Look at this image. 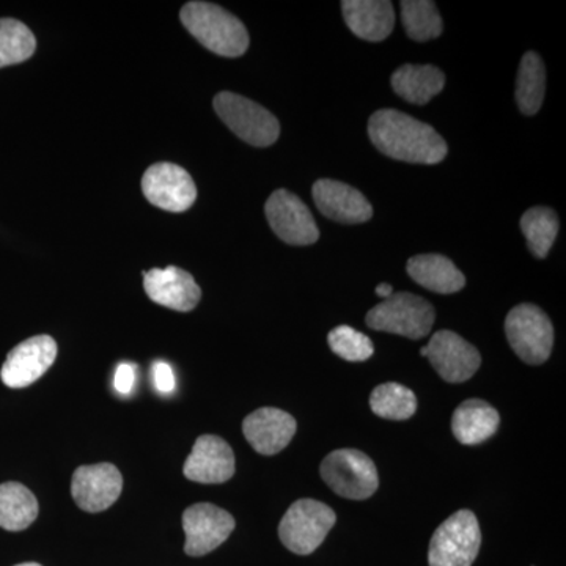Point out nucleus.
I'll list each match as a JSON object with an SVG mask.
<instances>
[{"instance_id":"f257e3e1","label":"nucleus","mask_w":566,"mask_h":566,"mask_svg":"<svg viewBox=\"0 0 566 566\" xmlns=\"http://www.w3.org/2000/svg\"><path fill=\"white\" fill-rule=\"evenodd\" d=\"M368 136L382 155L397 161L431 166L444 161L449 153L434 128L400 111L375 112L368 122Z\"/></svg>"},{"instance_id":"f03ea898","label":"nucleus","mask_w":566,"mask_h":566,"mask_svg":"<svg viewBox=\"0 0 566 566\" xmlns=\"http://www.w3.org/2000/svg\"><path fill=\"white\" fill-rule=\"evenodd\" d=\"M180 18L189 33L214 54L241 57L249 50V33L243 22L216 3H186Z\"/></svg>"},{"instance_id":"7ed1b4c3","label":"nucleus","mask_w":566,"mask_h":566,"mask_svg":"<svg viewBox=\"0 0 566 566\" xmlns=\"http://www.w3.org/2000/svg\"><path fill=\"white\" fill-rule=\"evenodd\" d=\"M434 318L433 305L427 300L412 293H397L375 305L365 323L374 331L419 340L431 333Z\"/></svg>"},{"instance_id":"20e7f679","label":"nucleus","mask_w":566,"mask_h":566,"mask_svg":"<svg viewBox=\"0 0 566 566\" xmlns=\"http://www.w3.org/2000/svg\"><path fill=\"white\" fill-rule=\"evenodd\" d=\"M335 521L337 516L331 506L314 499H301L282 517L279 536L286 549L308 556L322 546Z\"/></svg>"},{"instance_id":"39448f33","label":"nucleus","mask_w":566,"mask_h":566,"mask_svg":"<svg viewBox=\"0 0 566 566\" xmlns=\"http://www.w3.org/2000/svg\"><path fill=\"white\" fill-rule=\"evenodd\" d=\"M482 546V532L474 513L460 510L446 520L431 538L430 566H472Z\"/></svg>"},{"instance_id":"423d86ee","label":"nucleus","mask_w":566,"mask_h":566,"mask_svg":"<svg viewBox=\"0 0 566 566\" xmlns=\"http://www.w3.org/2000/svg\"><path fill=\"white\" fill-rule=\"evenodd\" d=\"M319 474L335 494L352 501L371 497L379 486L374 461L359 450L340 449L329 453L324 458Z\"/></svg>"},{"instance_id":"0eeeda50","label":"nucleus","mask_w":566,"mask_h":566,"mask_svg":"<svg viewBox=\"0 0 566 566\" xmlns=\"http://www.w3.org/2000/svg\"><path fill=\"white\" fill-rule=\"evenodd\" d=\"M212 104L221 120L253 147H270L279 139L281 125L277 118L260 104L232 92L219 93Z\"/></svg>"},{"instance_id":"6e6552de","label":"nucleus","mask_w":566,"mask_h":566,"mask_svg":"<svg viewBox=\"0 0 566 566\" xmlns=\"http://www.w3.org/2000/svg\"><path fill=\"white\" fill-rule=\"evenodd\" d=\"M506 340L521 360L539 365L549 359L554 327L542 308L534 304L516 305L505 319Z\"/></svg>"},{"instance_id":"1a4fd4ad","label":"nucleus","mask_w":566,"mask_h":566,"mask_svg":"<svg viewBox=\"0 0 566 566\" xmlns=\"http://www.w3.org/2000/svg\"><path fill=\"white\" fill-rule=\"evenodd\" d=\"M234 520L226 510L212 504H196L182 513L185 553L202 557L218 549L234 531Z\"/></svg>"},{"instance_id":"9d476101","label":"nucleus","mask_w":566,"mask_h":566,"mask_svg":"<svg viewBox=\"0 0 566 566\" xmlns=\"http://www.w3.org/2000/svg\"><path fill=\"white\" fill-rule=\"evenodd\" d=\"M264 211L271 229L286 244L311 245L318 241L319 230L314 216L293 192L279 189L271 193Z\"/></svg>"},{"instance_id":"9b49d317","label":"nucleus","mask_w":566,"mask_h":566,"mask_svg":"<svg viewBox=\"0 0 566 566\" xmlns=\"http://www.w3.org/2000/svg\"><path fill=\"white\" fill-rule=\"evenodd\" d=\"M142 191L148 202L170 212L189 210L197 199L196 182L191 175L170 163L151 166L142 178Z\"/></svg>"},{"instance_id":"f8f14e48","label":"nucleus","mask_w":566,"mask_h":566,"mask_svg":"<svg viewBox=\"0 0 566 566\" xmlns=\"http://www.w3.org/2000/svg\"><path fill=\"white\" fill-rule=\"evenodd\" d=\"M57 357V344L50 335H35L14 346L0 370L3 385L22 389L39 381Z\"/></svg>"},{"instance_id":"ddd939ff","label":"nucleus","mask_w":566,"mask_h":566,"mask_svg":"<svg viewBox=\"0 0 566 566\" xmlns=\"http://www.w3.org/2000/svg\"><path fill=\"white\" fill-rule=\"evenodd\" d=\"M427 359L450 385L471 379L482 364V356L474 345L452 331H439L427 345Z\"/></svg>"},{"instance_id":"4468645a","label":"nucleus","mask_w":566,"mask_h":566,"mask_svg":"<svg viewBox=\"0 0 566 566\" xmlns=\"http://www.w3.org/2000/svg\"><path fill=\"white\" fill-rule=\"evenodd\" d=\"M123 476L114 464L81 465L74 471L71 494L80 509L99 513L120 497Z\"/></svg>"},{"instance_id":"2eb2a0df","label":"nucleus","mask_w":566,"mask_h":566,"mask_svg":"<svg viewBox=\"0 0 566 566\" xmlns=\"http://www.w3.org/2000/svg\"><path fill=\"white\" fill-rule=\"evenodd\" d=\"M185 476L203 485L229 482L234 474L232 447L219 436L203 434L197 439L191 455L186 458Z\"/></svg>"},{"instance_id":"dca6fc26","label":"nucleus","mask_w":566,"mask_h":566,"mask_svg":"<svg viewBox=\"0 0 566 566\" xmlns=\"http://www.w3.org/2000/svg\"><path fill=\"white\" fill-rule=\"evenodd\" d=\"M144 286L153 303L177 312L193 311L202 297L192 275L177 266L148 271L144 275Z\"/></svg>"},{"instance_id":"f3484780","label":"nucleus","mask_w":566,"mask_h":566,"mask_svg":"<svg viewBox=\"0 0 566 566\" xmlns=\"http://www.w3.org/2000/svg\"><path fill=\"white\" fill-rule=\"evenodd\" d=\"M316 208L331 221L340 223H364L374 216V207L346 182L335 180H318L312 188Z\"/></svg>"},{"instance_id":"a211bd4d","label":"nucleus","mask_w":566,"mask_h":566,"mask_svg":"<svg viewBox=\"0 0 566 566\" xmlns=\"http://www.w3.org/2000/svg\"><path fill=\"white\" fill-rule=\"evenodd\" d=\"M297 423L293 416L277 408H262L245 417L243 433L249 444L262 455H275L292 442Z\"/></svg>"},{"instance_id":"6ab92c4d","label":"nucleus","mask_w":566,"mask_h":566,"mask_svg":"<svg viewBox=\"0 0 566 566\" xmlns=\"http://www.w3.org/2000/svg\"><path fill=\"white\" fill-rule=\"evenodd\" d=\"M342 10L349 31L359 39L382 41L394 31V7L387 0H345Z\"/></svg>"},{"instance_id":"aec40b11","label":"nucleus","mask_w":566,"mask_h":566,"mask_svg":"<svg viewBox=\"0 0 566 566\" xmlns=\"http://www.w3.org/2000/svg\"><path fill=\"white\" fill-rule=\"evenodd\" d=\"M408 274L423 289L438 294H453L464 289L465 277L452 260L439 253H423L409 259Z\"/></svg>"},{"instance_id":"412c9836","label":"nucleus","mask_w":566,"mask_h":566,"mask_svg":"<svg viewBox=\"0 0 566 566\" xmlns=\"http://www.w3.org/2000/svg\"><path fill=\"white\" fill-rule=\"evenodd\" d=\"M501 416L493 406L483 400L464 401L452 417V431L463 446H479L497 431Z\"/></svg>"},{"instance_id":"4be33fe9","label":"nucleus","mask_w":566,"mask_h":566,"mask_svg":"<svg viewBox=\"0 0 566 566\" xmlns=\"http://www.w3.org/2000/svg\"><path fill=\"white\" fill-rule=\"evenodd\" d=\"M392 88L405 102L423 106L446 85V76L433 65H403L392 74Z\"/></svg>"},{"instance_id":"5701e85b","label":"nucleus","mask_w":566,"mask_h":566,"mask_svg":"<svg viewBox=\"0 0 566 566\" xmlns=\"http://www.w3.org/2000/svg\"><path fill=\"white\" fill-rule=\"evenodd\" d=\"M39 501L28 486L9 482L0 485V527L21 532L39 516Z\"/></svg>"},{"instance_id":"b1692460","label":"nucleus","mask_w":566,"mask_h":566,"mask_svg":"<svg viewBox=\"0 0 566 566\" xmlns=\"http://www.w3.org/2000/svg\"><path fill=\"white\" fill-rule=\"evenodd\" d=\"M546 91L545 63L536 52H527L521 61L516 80V102L524 115H535Z\"/></svg>"},{"instance_id":"393cba45","label":"nucleus","mask_w":566,"mask_h":566,"mask_svg":"<svg viewBox=\"0 0 566 566\" xmlns=\"http://www.w3.org/2000/svg\"><path fill=\"white\" fill-rule=\"evenodd\" d=\"M521 230L536 259H546L558 233L556 211L546 207L531 208L521 218Z\"/></svg>"},{"instance_id":"a878e982","label":"nucleus","mask_w":566,"mask_h":566,"mask_svg":"<svg viewBox=\"0 0 566 566\" xmlns=\"http://www.w3.org/2000/svg\"><path fill=\"white\" fill-rule=\"evenodd\" d=\"M401 21L409 39L430 41L442 33V18L430 0H403L401 2Z\"/></svg>"},{"instance_id":"bb28decb","label":"nucleus","mask_w":566,"mask_h":566,"mask_svg":"<svg viewBox=\"0 0 566 566\" xmlns=\"http://www.w3.org/2000/svg\"><path fill=\"white\" fill-rule=\"evenodd\" d=\"M370 408L382 419L408 420L416 415L417 398L408 387L397 382H386L371 392Z\"/></svg>"},{"instance_id":"cd10ccee","label":"nucleus","mask_w":566,"mask_h":566,"mask_svg":"<svg viewBox=\"0 0 566 566\" xmlns=\"http://www.w3.org/2000/svg\"><path fill=\"white\" fill-rule=\"evenodd\" d=\"M36 50V40L21 21L0 20V69L29 61Z\"/></svg>"},{"instance_id":"c85d7f7f","label":"nucleus","mask_w":566,"mask_h":566,"mask_svg":"<svg viewBox=\"0 0 566 566\" xmlns=\"http://www.w3.org/2000/svg\"><path fill=\"white\" fill-rule=\"evenodd\" d=\"M331 349L348 363H364L375 353L374 342L352 326H337L327 335Z\"/></svg>"},{"instance_id":"c756f323","label":"nucleus","mask_w":566,"mask_h":566,"mask_svg":"<svg viewBox=\"0 0 566 566\" xmlns=\"http://www.w3.org/2000/svg\"><path fill=\"white\" fill-rule=\"evenodd\" d=\"M151 371L153 385H155L156 390L164 395L172 394L175 385H177V382H175L172 367H170L169 364L159 360V363L153 364Z\"/></svg>"},{"instance_id":"7c9ffc66","label":"nucleus","mask_w":566,"mask_h":566,"mask_svg":"<svg viewBox=\"0 0 566 566\" xmlns=\"http://www.w3.org/2000/svg\"><path fill=\"white\" fill-rule=\"evenodd\" d=\"M134 382H136V368L132 364H120L115 370L114 386L115 390L122 395L133 392Z\"/></svg>"},{"instance_id":"2f4dec72","label":"nucleus","mask_w":566,"mask_h":566,"mask_svg":"<svg viewBox=\"0 0 566 566\" xmlns=\"http://www.w3.org/2000/svg\"><path fill=\"white\" fill-rule=\"evenodd\" d=\"M375 293L378 294L379 297H382V300H387V297L392 296L394 289L389 283H379V285L376 286Z\"/></svg>"},{"instance_id":"473e14b6","label":"nucleus","mask_w":566,"mask_h":566,"mask_svg":"<svg viewBox=\"0 0 566 566\" xmlns=\"http://www.w3.org/2000/svg\"><path fill=\"white\" fill-rule=\"evenodd\" d=\"M420 354H422L423 357H427V346H423V348L420 349Z\"/></svg>"},{"instance_id":"72a5a7b5","label":"nucleus","mask_w":566,"mask_h":566,"mask_svg":"<svg viewBox=\"0 0 566 566\" xmlns=\"http://www.w3.org/2000/svg\"><path fill=\"white\" fill-rule=\"evenodd\" d=\"M17 566H41V565L32 564V562H31V564H21V565H17Z\"/></svg>"}]
</instances>
